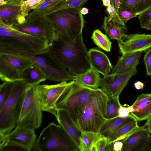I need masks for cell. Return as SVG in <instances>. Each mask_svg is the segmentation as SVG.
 Returning <instances> with one entry per match:
<instances>
[{
  "mask_svg": "<svg viewBox=\"0 0 151 151\" xmlns=\"http://www.w3.org/2000/svg\"><path fill=\"white\" fill-rule=\"evenodd\" d=\"M49 48L54 59L73 75L83 73L91 67L82 33L75 42L57 35L49 43Z\"/></svg>",
  "mask_w": 151,
  "mask_h": 151,
  "instance_id": "1",
  "label": "cell"
},
{
  "mask_svg": "<svg viewBox=\"0 0 151 151\" xmlns=\"http://www.w3.org/2000/svg\"><path fill=\"white\" fill-rule=\"evenodd\" d=\"M0 52L12 54L30 62L39 68L45 75L46 79L53 82L73 81L75 76L58 63L50 53L49 48L45 50L32 53L4 48H0Z\"/></svg>",
  "mask_w": 151,
  "mask_h": 151,
  "instance_id": "2",
  "label": "cell"
},
{
  "mask_svg": "<svg viewBox=\"0 0 151 151\" xmlns=\"http://www.w3.org/2000/svg\"><path fill=\"white\" fill-rule=\"evenodd\" d=\"M49 46L48 41L20 31L0 20V47L36 53L48 49Z\"/></svg>",
  "mask_w": 151,
  "mask_h": 151,
  "instance_id": "3",
  "label": "cell"
},
{
  "mask_svg": "<svg viewBox=\"0 0 151 151\" xmlns=\"http://www.w3.org/2000/svg\"><path fill=\"white\" fill-rule=\"evenodd\" d=\"M108 99L101 88L95 90L79 119L77 127L79 130L100 133L107 120Z\"/></svg>",
  "mask_w": 151,
  "mask_h": 151,
  "instance_id": "4",
  "label": "cell"
},
{
  "mask_svg": "<svg viewBox=\"0 0 151 151\" xmlns=\"http://www.w3.org/2000/svg\"><path fill=\"white\" fill-rule=\"evenodd\" d=\"M95 89L71 81L57 102V110L66 111L78 129L79 119Z\"/></svg>",
  "mask_w": 151,
  "mask_h": 151,
  "instance_id": "5",
  "label": "cell"
},
{
  "mask_svg": "<svg viewBox=\"0 0 151 151\" xmlns=\"http://www.w3.org/2000/svg\"><path fill=\"white\" fill-rule=\"evenodd\" d=\"M81 9H60L45 16L58 36L75 42L82 33L84 21Z\"/></svg>",
  "mask_w": 151,
  "mask_h": 151,
  "instance_id": "6",
  "label": "cell"
},
{
  "mask_svg": "<svg viewBox=\"0 0 151 151\" xmlns=\"http://www.w3.org/2000/svg\"><path fill=\"white\" fill-rule=\"evenodd\" d=\"M32 150L35 151H79L63 127L53 122L43 129Z\"/></svg>",
  "mask_w": 151,
  "mask_h": 151,
  "instance_id": "7",
  "label": "cell"
},
{
  "mask_svg": "<svg viewBox=\"0 0 151 151\" xmlns=\"http://www.w3.org/2000/svg\"><path fill=\"white\" fill-rule=\"evenodd\" d=\"M29 85L22 80L14 82L9 98L0 109V134H8L15 127Z\"/></svg>",
  "mask_w": 151,
  "mask_h": 151,
  "instance_id": "8",
  "label": "cell"
},
{
  "mask_svg": "<svg viewBox=\"0 0 151 151\" xmlns=\"http://www.w3.org/2000/svg\"><path fill=\"white\" fill-rule=\"evenodd\" d=\"M37 85L28 86L15 127H25L35 130L40 127L42 110L40 100L36 92Z\"/></svg>",
  "mask_w": 151,
  "mask_h": 151,
  "instance_id": "9",
  "label": "cell"
},
{
  "mask_svg": "<svg viewBox=\"0 0 151 151\" xmlns=\"http://www.w3.org/2000/svg\"><path fill=\"white\" fill-rule=\"evenodd\" d=\"M32 64L14 55L0 52V78L4 82L22 80L23 72Z\"/></svg>",
  "mask_w": 151,
  "mask_h": 151,
  "instance_id": "10",
  "label": "cell"
},
{
  "mask_svg": "<svg viewBox=\"0 0 151 151\" xmlns=\"http://www.w3.org/2000/svg\"><path fill=\"white\" fill-rule=\"evenodd\" d=\"M18 30L48 41L57 36L49 21L45 16H29L24 22L12 26Z\"/></svg>",
  "mask_w": 151,
  "mask_h": 151,
  "instance_id": "11",
  "label": "cell"
},
{
  "mask_svg": "<svg viewBox=\"0 0 151 151\" xmlns=\"http://www.w3.org/2000/svg\"><path fill=\"white\" fill-rule=\"evenodd\" d=\"M70 81L68 82L66 81L60 82L54 85L39 84L36 85V92L40 100L43 111L52 114L56 118L57 102L70 85Z\"/></svg>",
  "mask_w": 151,
  "mask_h": 151,
  "instance_id": "12",
  "label": "cell"
},
{
  "mask_svg": "<svg viewBox=\"0 0 151 151\" xmlns=\"http://www.w3.org/2000/svg\"><path fill=\"white\" fill-rule=\"evenodd\" d=\"M139 63L125 71L109 74L101 78L100 87L108 98L119 97L130 79L137 73Z\"/></svg>",
  "mask_w": 151,
  "mask_h": 151,
  "instance_id": "13",
  "label": "cell"
},
{
  "mask_svg": "<svg viewBox=\"0 0 151 151\" xmlns=\"http://www.w3.org/2000/svg\"><path fill=\"white\" fill-rule=\"evenodd\" d=\"M118 44L122 55L146 51L151 47V34H126Z\"/></svg>",
  "mask_w": 151,
  "mask_h": 151,
  "instance_id": "14",
  "label": "cell"
},
{
  "mask_svg": "<svg viewBox=\"0 0 151 151\" xmlns=\"http://www.w3.org/2000/svg\"><path fill=\"white\" fill-rule=\"evenodd\" d=\"M35 130L25 127H16L6 134L0 133V141H8L14 143L25 151L32 149L37 140Z\"/></svg>",
  "mask_w": 151,
  "mask_h": 151,
  "instance_id": "15",
  "label": "cell"
},
{
  "mask_svg": "<svg viewBox=\"0 0 151 151\" xmlns=\"http://www.w3.org/2000/svg\"><path fill=\"white\" fill-rule=\"evenodd\" d=\"M23 1L14 0L0 5V20L12 26L24 22L25 18L21 13Z\"/></svg>",
  "mask_w": 151,
  "mask_h": 151,
  "instance_id": "16",
  "label": "cell"
},
{
  "mask_svg": "<svg viewBox=\"0 0 151 151\" xmlns=\"http://www.w3.org/2000/svg\"><path fill=\"white\" fill-rule=\"evenodd\" d=\"M88 55L91 67L104 76L109 74L112 67L105 54L97 49L91 48L88 51Z\"/></svg>",
  "mask_w": 151,
  "mask_h": 151,
  "instance_id": "17",
  "label": "cell"
},
{
  "mask_svg": "<svg viewBox=\"0 0 151 151\" xmlns=\"http://www.w3.org/2000/svg\"><path fill=\"white\" fill-rule=\"evenodd\" d=\"M56 119L60 125L76 143L78 147L81 131L75 126L67 112L63 110H57Z\"/></svg>",
  "mask_w": 151,
  "mask_h": 151,
  "instance_id": "18",
  "label": "cell"
},
{
  "mask_svg": "<svg viewBox=\"0 0 151 151\" xmlns=\"http://www.w3.org/2000/svg\"><path fill=\"white\" fill-rule=\"evenodd\" d=\"M136 121H137L130 113L129 116L126 118L117 116L107 120L101 128L100 133L108 138L120 127Z\"/></svg>",
  "mask_w": 151,
  "mask_h": 151,
  "instance_id": "19",
  "label": "cell"
},
{
  "mask_svg": "<svg viewBox=\"0 0 151 151\" xmlns=\"http://www.w3.org/2000/svg\"><path fill=\"white\" fill-rule=\"evenodd\" d=\"M143 52L122 55L112 69L111 74H118L125 71L139 63Z\"/></svg>",
  "mask_w": 151,
  "mask_h": 151,
  "instance_id": "20",
  "label": "cell"
},
{
  "mask_svg": "<svg viewBox=\"0 0 151 151\" xmlns=\"http://www.w3.org/2000/svg\"><path fill=\"white\" fill-rule=\"evenodd\" d=\"M103 27L106 34L111 39L116 40L118 42L122 41L127 31L125 25L114 22L106 16L104 17Z\"/></svg>",
  "mask_w": 151,
  "mask_h": 151,
  "instance_id": "21",
  "label": "cell"
},
{
  "mask_svg": "<svg viewBox=\"0 0 151 151\" xmlns=\"http://www.w3.org/2000/svg\"><path fill=\"white\" fill-rule=\"evenodd\" d=\"M101 78L99 73L92 67L85 72L75 76V82L93 89L100 87Z\"/></svg>",
  "mask_w": 151,
  "mask_h": 151,
  "instance_id": "22",
  "label": "cell"
},
{
  "mask_svg": "<svg viewBox=\"0 0 151 151\" xmlns=\"http://www.w3.org/2000/svg\"><path fill=\"white\" fill-rule=\"evenodd\" d=\"M45 75L38 68L32 65L23 73L22 80L29 85L39 84L46 80Z\"/></svg>",
  "mask_w": 151,
  "mask_h": 151,
  "instance_id": "23",
  "label": "cell"
},
{
  "mask_svg": "<svg viewBox=\"0 0 151 151\" xmlns=\"http://www.w3.org/2000/svg\"><path fill=\"white\" fill-rule=\"evenodd\" d=\"M150 135V133L145 125L139 127L121 140L123 145V148L130 146Z\"/></svg>",
  "mask_w": 151,
  "mask_h": 151,
  "instance_id": "24",
  "label": "cell"
},
{
  "mask_svg": "<svg viewBox=\"0 0 151 151\" xmlns=\"http://www.w3.org/2000/svg\"><path fill=\"white\" fill-rule=\"evenodd\" d=\"M139 127L137 121L125 125L116 131L108 138V140L111 143H113L117 141L121 140Z\"/></svg>",
  "mask_w": 151,
  "mask_h": 151,
  "instance_id": "25",
  "label": "cell"
},
{
  "mask_svg": "<svg viewBox=\"0 0 151 151\" xmlns=\"http://www.w3.org/2000/svg\"><path fill=\"white\" fill-rule=\"evenodd\" d=\"M101 136L100 133L81 131L79 137L78 147L79 151H89L92 144Z\"/></svg>",
  "mask_w": 151,
  "mask_h": 151,
  "instance_id": "26",
  "label": "cell"
},
{
  "mask_svg": "<svg viewBox=\"0 0 151 151\" xmlns=\"http://www.w3.org/2000/svg\"><path fill=\"white\" fill-rule=\"evenodd\" d=\"M91 39L93 42L99 48L107 52L111 51L112 43L107 35L98 29L94 30Z\"/></svg>",
  "mask_w": 151,
  "mask_h": 151,
  "instance_id": "27",
  "label": "cell"
},
{
  "mask_svg": "<svg viewBox=\"0 0 151 151\" xmlns=\"http://www.w3.org/2000/svg\"><path fill=\"white\" fill-rule=\"evenodd\" d=\"M133 107L135 110L130 114L137 121L147 119L151 116V101Z\"/></svg>",
  "mask_w": 151,
  "mask_h": 151,
  "instance_id": "28",
  "label": "cell"
},
{
  "mask_svg": "<svg viewBox=\"0 0 151 151\" xmlns=\"http://www.w3.org/2000/svg\"><path fill=\"white\" fill-rule=\"evenodd\" d=\"M119 96L108 98L107 106L106 120L118 116L119 109L122 105L119 101Z\"/></svg>",
  "mask_w": 151,
  "mask_h": 151,
  "instance_id": "29",
  "label": "cell"
},
{
  "mask_svg": "<svg viewBox=\"0 0 151 151\" xmlns=\"http://www.w3.org/2000/svg\"><path fill=\"white\" fill-rule=\"evenodd\" d=\"M88 0H62L55 9L50 13L59 10L68 8H77L81 10L83 5Z\"/></svg>",
  "mask_w": 151,
  "mask_h": 151,
  "instance_id": "30",
  "label": "cell"
},
{
  "mask_svg": "<svg viewBox=\"0 0 151 151\" xmlns=\"http://www.w3.org/2000/svg\"><path fill=\"white\" fill-rule=\"evenodd\" d=\"M45 2V0H27L23 1L21 7V13L24 17L33 9Z\"/></svg>",
  "mask_w": 151,
  "mask_h": 151,
  "instance_id": "31",
  "label": "cell"
},
{
  "mask_svg": "<svg viewBox=\"0 0 151 151\" xmlns=\"http://www.w3.org/2000/svg\"><path fill=\"white\" fill-rule=\"evenodd\" d=\"M14 82H4L0 85V109L9 98Z\"/></svg>",
  "mask_w": 151,
  "mask_h": 151,
  "instance_id": "32",
  "label": "cell"
},
{
  "mask_svg": "<svg viewBox=\"0 0 151 151\" xmlns=\"http://www.w3.org/2000/svg\"><path fill=\"white\" fill-rule=\"evenodd\" d=\"M138 19L141 28L151 30V8L140 13Z\"/></svg>",
  "mask_w": 151,
  "mask_h": 151,
  "instance_id": "33",
  "label": "cell"
},
{
  "mask_svg": "<svg viewBox=\"0 0 151 151\" xmlns=\"http://www.w3.org/2000/svg\"><path fill=\"white\" fill-rule=\"evenodd\" d=\"M141 0H121L119 8L122 9L136 13Z\"/></svg>",
  "mask_w": 151,
  "mask_h": 151,
  "instance_id": "34",
  "label": "cell"
},
{
  "mask_svg": "<svg viewBox=\"0 0 151 151\" xmlns=\"http://www.w3.org/2000/svg\"><path fill=\"white\" fill-rule=\"evenodd\" d=\"M97 151H113V143H110L108 138L102 135L95 142Z\"/></svg>",
  "mask_w": 151,
  "mask_h": 151,
  "instance_id": "35",
  "label": "cell"
},
{
  "mask_svg": "<svg viewBox=\"0 0 151 151\" xmlns=\"http://www.w3.org/2000/svg\"><path fill=\"white\" fill-rule=\"evenodd\" d=\"M0 151H25L22 147L13 142L0 140Z\"/></svg>",
  "mask_w": 151,
  "mask_h": 151,
  "instance_id": "36",
  "label": "cell"
},
{
  "mask_svg": "<svg viewBox=\"0 0 151 151\" xmlns=\"http://www.w3.org/2000/svg\"><path fill=\"white\" fill-rule=\"evenodd\" d=\"M117 13L121 20L125 24L131 19L139 15L137 13H133L119 8L118 9Z\"/></svg>",
  "mask_w": 151,
  "mask_h": 151,
  "instance_id": "37",
  "label": "cell"
},
{
  "mask_svg": "<svg viewBox=\"0 0 151 151\" xmlns=\"http://www.w3.org/2000/svg\"><path fill=\"white\" fill-rule=\"evenodd\" d=\"M106 10L108 14V17L110 19L116 23L125 25L119 18L117 12L112 6L111 5L107 7Z\"/></svg>",
  "mask_w": 151,
  "mask_h": 151,
  "instance_id": "38",
  "label": "cell"
},
{
  "mask_svg": "<svg viewBox=\"0 0 151 151\" xmlns=\"http://www.w3.org/2000/svg\"><path fill=\"white\" fill-rule=\"evenodd\" d=\"M148 137H149L130 146L122 148V151H141Z\"/></svg>",
  "mask_w": 151,
  "mask_h": 151,
  "instance_id": "39",
  "label": "cell"
},
{
  "mask_svg": "<svg viewBox=\"0 0 151 151\" xmlns=\"http://www.w3.org/2000/svg\"><path fill=\"white\" fill-rule=\"evenodd\" d=\"M146 75H151V47L146 51L143 58Z\"/></svg>",
  "mask_w": 151,
  "mask_h": 151,
  "instance_id": "40",
  "label": "cell"
},
{
  "mask_svg": "<svg viewBox=\"0 0 151 151\" xmlns=\"http://www.w3.org/2000/svg\"><path fill=\"white\" fill-rule=\"evenodd\" d=\"M151 101V93H142L138 96L133 106L138 105Z\"/></svg>",
  "mask_w": 151,
  "mask_h": 151,
  "instance_id": "41",
  "label": "cell"
},
{
  "mask_svg": "<svg viewBox=\"0 0 151 151\" xmlns=\"http://www.w3.org/2000/svg\"><path fill=\"white\" fill-rule=\"evenodd\" d=\"M151 8V0H141L137 11L136 13L139 15L147 9Z\"/></svg>",
  "mask_w": 151,
  "mask_h": 151,
  "instance_id": "42",
  "label": "cell"
},
{
  "mask_svg": "<svg viewBox=\"0 0 151 151\" xmlns=\"http://www.w3.org/2000/svg\"><path fill=\"white\" fill-rule=\"evenodd\" d=\"M130 113L127 107H124L121 105L118 111V116L125 118L128 117Z\"/></svg>",
  "mask_w": 151,
  "mask_h": 151,
  "instance_id": "43",
  "label": "cell"
},
{
  "mask_svg": "<svg viewBox=\"0 0 151 151\" xmlns=\"http://www.w3.org/2000/svg\"><path fill=\"white\" fill-rule=\"evenodd\" d=\"M123 143L121 141H117L113 143V151H122Z\"/></svg>",
  "mask_w": 151,
  "mask_h": 151,
  "instance_id": "44",
  "label": "cell"
},
{
  "mask_svg": "<svg viewBox=\"0 0 151 151\" xmlns=\"http://www.w3.org/2000/svg\"><path fill=\"white\" fill-rule=\"evenodd\" d=\"M141 151H151V135L148 137V139Z\"/></svg>",
  "mask_w": 151,
  "mask_h": 151,
  "instance_id": "45",
  "label": "cell"
},
{
  "mask_svg": "<svg viewBox=\"0 0 151 151\" xmlns=\"http://www.w3.org/2000/svg\"><path fill=\"white\" fill-rule=\"evenodd\" d=\"M111 5L115 9L117 12L121 0H110Z\"/></svg>",
  "mask_w": 151,
  "mask_h": 151,
  "instance_id": "46",
  "label": "cell"
},
{
  "mask_svg": "<svg viewBox=\"0 0 151 151\" xmlns=\"http://www.w3.org/2000/svg\"><path fill=\"white\" fill-rule=\"evenodd\" d=\"M134 86L135 88L137 90L142 89L145 86L144 83L139 81L136 82L134 84Z\"/></svg>",
  "mask_w": 151,
  "mask_h": 151,
  "instance_id": "47",
  "label": "cell"
},
{
  "mask_svg": "<svg viewBox=\"0 0 151 151\" xmlns=\"http://www.w3.org/2000/svg\"><path fill=\"white\" fill-rule=\"evenodd\" d=\"M145 125L151 134V116L147 119Z\"/></svg>",
  "mask_w": 151,
  "mask_h": 151,
  "instance_id": "48",
  "label": "cell"
},
{
  "mask_svg": "<svg viewBox=\"0 0 151 151\" xmlns=\"http://www.w3.org/2000/svg\"><path fill=\"white\" fill-rule=\"evenodd\" d=\"M80 12L82 15H86L88 13V9L85 7H83Z\"/></svg>",
  "mask_w": 151,
  "mask_h": 151,
  "instance_id": "49",
  "label": "cell"
},
{
  "mask_svg": "<svg viewBox=\"0 0 151 151\" xmlns=\"http://www.w3.org/2000/svg\"><path fill=\"white\" fill-rule=\"evenodd\" d=\"M127 108L130 113L134 112L135 110L133 108V106L132 105L128 106L127 107Z\"/></svg>",
  "mask_w": 151,
  "mask_h": 151,
  "instance_id": "50",
  "label": "cell"
},
{
  "mask_svg": "<svg viewBox=\"0 0 151 151\" xmlns=\"http://www.w3.org/2000/svg\"><path fill=\"white\" fill-rule=\"evenodd\" d=\"M6 3L4 0H0V5L4 4Z\"/></svg>",
  "mask_w": 151,
  "mask_h": 151,
  "instance_id": "51",
  "label": "cell"
},
{
  "mask_svg": "<svg viewBox=\"0 0 151 151\" xmlns=\"http://www.w3.org/2000/svg\"><path fill=\"white\" fill-rule=\"evenodd\" d=\"M6 2L14 0H4Z\"/></svg>",
  "mask_w": 151,
  "mask_h": 151,
  "instance_id": "52",
  "label": "cell"
},
{
  "mask_svg": "<svg viewBox=\"0 0 151 151\" xmlns=\"http://www.w3.org/2000/svg\"><path fill=\"white\" fill-rule=\"evenodd\" d=\"M103 4H104L107 0H101Z\"/></svg>",
  "mask_w": 151,
  "mask_h": 151,
  "instance_id": "53",
  "label": "cell"
},
{
  "mask_svg": "<svg viewBox=\"0 0 151 151\" xmlns=\"http://www.w3.org/2000/svg\"><path fill=\"white\" fill-rule=\"evenodd\" d=\"M53 0H45V2L46 1H50Z\"/></svg>",
  "mask_w": 151,
  "mask_h": 151,
  "instance_id": "54",
  "label": "cell"
},
{
  "mask_svg": "<svg viewBox=\"0 0 151 151\" xmlns=\"http://www.w3.org/2000/svg\"><path fill=\"white\" fill-rule=\"evenodd\" d=\"M25 0H24V1H25Z\"/></svg>",
  "mask_w": 151,
  "mask_h": 151,
  "instance_id": "55",
  "label": "cell"
}]
</instances>
